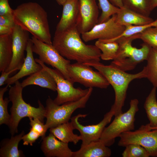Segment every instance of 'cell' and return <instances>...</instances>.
I'll return each mask as SVG.
<instances>
[{
  "label": "cell",
  "mask_w": 157,
  "mask_h": 157,
  "mask_svg": "<svg viewBox=\"0 0 157 157\" xmlns=\"http://www.w3.org/2000/svg\"><path fill=\"white\" fill-rule=\"evenodd\" d=\"M80 34L76 25L55 32L52 44L61 55L70 60L84 64L100 62L101 50L95 45L86 44Z\"/></svg>",
  "instance_id": "6da1fadb"
},
{
  "label": "cell",
  "mask_w": 157,
  "mask_h": 157,
  "mask_svg": "<svg viewBox=\"0 0 157 157\" xmlns=\"http://www.w3.org/2000/svg\"><path fill=\"white\" fill-rule=\"evenodd\" d=\"M13 15L16 24L38 40L52 44L47 13L38 3H22L13 10Z\"/></svg>",
  "instance_id": "7a4b0ae2"
},
{
  "label": "cell",
  "mask_w": 157,
  "mask_h": 157,
  "mask_svg": "<svg viewBox=\"0 0 157 157\" xmlns=\"http://www.w3.org/2000/svg\"><path fill=\"white\" fill-rule=\"evenodd\" d=\"M85 64L97 69L113 87L115 93V100L110 110L114 112V116L123 113L122 108L124 105L130 83L135 79L146 78L144 67L141 72L131 74L119 69L111 64L105 65L99 62Z\"/></svg>",
  "instance_id": "3957f363"
},
{
  "label": "cell",
  "mask_w": 157,
  "mask_h": 157,
  "mask_svg": "<svg viewBox=\"0 0 157 157\" xmlns=\"http://www.w3.org/2000/svg\"><path fill=\"white\" fill-rule=\"evenodd\" d=\"M23 88L18 80L14 85L10 87L9 90L8 98L12 106L10 110V118L8 126L12 136L18 133L19 124L23 118H38L43 122L46 117L45 107L39 100L38 108L32 106L24 101L22 97Z\"/></svg>",
  "instance_id": "277c9868"
},
{
  "label": "cell",
  "mask_w": 157,
  "mask_h": 157,
  "mask_svg": "<svg viewBox=\"0 0 157 157\" xmlns=\"http://www.w3.org/2000/svg\"><path fill=\"white\" fill-rule=\"evenodd\" d=\"M140 33L127 37H123L115 41L118 43L119 48L117 55L111 63L125 72L134 69L139 63L147 60L151 47L144 43L140 48L132 45V41L139 39Z\"/></svg>",
  "instance_id": "5b68a950"
},
{
  "label": "cell",
  "mask_w": 157,
  "mask_h": 157,
  "mask_svg": "<svg viewBox=\"0 0 157 157\" xmlns=\"http://www.w3.org/2000/svg\"><path fill=\"white\" fill-rule=\"evenodd\" d=\"M93 88H89L87 94L80 99L69 102L61 105L56 104L49 96L46 101L45 124L48 129L69 122L73 113L77 109L85 107L91 96Z\"/></svg>",
  "instance_id": "8992f818"
},
{
  "label": "cell",
  "mask_w": 157,
  "mask_h": 157,
  "mask_svg": "<svg viewBox=\"0 0 157 157\" xmlns=\"http://www.w3.org/2000/svg\"><path fill=\"white\" fill-rule=\"evenodd\" d=\"M138 104L137 99H131L128 110L115 116L111 123L105 128L100 140L106 146L112 145L115 139L123 133L134 130L135 115L139 110Z\"/></svg>",
  "instance_id": "52a82bcc"
},
{
  "label": "cell",
  "mask_w": 157,
  "mask_h": 157,
  "mask_svg": "<svg viewBox=\"0 0 157 157\" xmlns=\"http://www.w3.org/2000/svg\"><path fill=\"white\" fill-rule=\"evenodd\" d=\"M31 39L33 43V51L38 55L39 59L44 63L55 68L65 79L74 84L68 69L70 60L65 58L52 44L44 42L33 36Z\"/></svg>",
  "instance_id": "ba28073f"
},
{
  "label": "cell",
  "mask_w": 157,
  "mask_h": 157,
  "mask_svg": "<svg viewBox=\"0 0 157 157\" xmlns=\"http://www.w3.org/2000/svg\"><path fill=\"white\" fill-rule=\"evenodd\" d=\"M35 60L51 74L55 80L57 94L53 100L56 104L60 105L66 102L78 100L88 93L89 88L83 89L80 88H74L73 84L65 79L58 70L48 67L39 58H35Z\"/></svg>",
  "instance_id": "9c48e42d"
},
{
  "label": "cell",
  "mask_w": 157,
  "mask_h": 157,
  "mask_svg": "<svg viewBox=\"0 0 157 157\" xmlns=\"http://www.w3.org/2000/svg\"><path fill=\"white\" fill-rule=\"evenodd\" d=\"M119 146L125 147L132 143L145 148L150 156L157 157V128L151 129L149 124L142 125L137 130L124 132L119 136Z\"/></svg>",
  "instance_id": "30bf717a"
},
{
  "label": "cell",
  "mask_w": 157,
  "mask_h": 157,
  "mask_svg": "<svg viewBox=\"0 0 157 157\" xmlns=\"http://www.w3.org/2000/svg\"><path fill=\"white\" fill-rule=\"evenodd\" d=\"M90 67L78 62L70 64L68 69L73 83L78 82L88 88H107L110 84L106 78L100 72L94 71Z\"/></svg>",
  "instance_id": "8fae6325"
},
{
  "label": "cell",
  "mask_w": 157,
  "mask_h": 157,
  "mask_svg": "<svg viewBox=\"0 0 157 157\" xmlns=\"http://www.w3.org/2000/svg\"><path fill=\"white\" fill-rule=\"evenodd\" d=\"M116 14L107 21L95 25L90 30L82 33V38L86 42L95 39L104 42L113 41L126 28L118 24L116 21Z\"/></svg>",
  "instance_id": "7c38bea8"
},
{
  "label": "cell",
  "mask_w": 157,
  "mask_h": 157,
  "mask_svg": "<svg viewBox=\"0 0 157 157\" xmlns=\"http://www.w3.org/2000/svg\"><path fill=\"white\" fill-rule=\"evenodd\" d=\"M114 112L110 110L104 116L103 119L98 123L94 125H83L79 122V118L85 117L86 114H79L71 119L74 129L79 132L82 144L86 145L92 141L100 139L106 126L109 123L113 116Z\"/></svg>",
  "instance_id": "4fadbf2b"
},
{
  "label": "cell",
  "mask_w": 157,
  "mask_h": 157,
  "mask_svg": "<svg viewBox=\"0 0 157 157\" xmlns=\"http://www.w3.org/2000/svg\"><path fill=\"white\" fill-rule=\"evenodd\" d=\"M13 57L11 62L6 72L19 70L24 61L28 42L30 40L28 32L16 24L12 33Z\"/></svg>",
  "instance_id": "5bb4252c"
},
{
  "label": "cell",
  "mask_w": 157,
  "mask_h": 157,
  "mask_svg": "<svg viewBox=\"0 0 157 157\" xmlns=\"http://www.w3.org/2000/svg\"><path fill=\"white\" fill-rule=\"evenodd\" d=\"M96 0H78V14L76 27L81 34L90 30L98 23L99 7Z\"/></svg>",
  "instance_id": "9a60e30c"
},
{
  "label": "cell",
  "mask_w": 157,
  "mask_h": 157,
  "mask_svg": "<svg viewBox=\"0 0 157 157\" xmlns=\"http://www.w3.org/2000/svg\"><path fill=\"white\" fill-rule=\"evenodd\" d=\"M41 149L47 157H72L73 151L68 143L62 141L50 133L42 138Z\"/></svg>",
  "instance_id": "2e32d148"
},
{
  "label": "cell",
  "mask_w": 157,
  "mask_h": 157,
  "mask_svg": "<svg viewBox=\"0 0 157 157\" xmlns=\"http://www.w3.org/2000/svg\"><path fill=\"white\" fill-rule=\"evenodd\" d=\"M33 45V42L30 39L26 49V56L21 67L17 74L8 79L5 84L10 86L14 84L22 78L30 76L42 68V66L36 62L34 58L32 49Z\"/></svg>",
  "instance_id": "e0dca14e"
},
{
  "label": "cell",
  "mask_w": 157,
  "mask_h": 157,
  "mask_svg": "<svg viewBox=\"0 0 157 157\" xmlns=\"http://www.w3.org/2000/svg\"><path fill=\"white\" fill-rule=\"evenodd\" d=\"M62 15L56 32L63 31L76 24L78 14V0H67L63 5Z\"/></svg>",
  "instance_id": "ac0fdd59"
},
{
  "label": "cell",
  "mask_w": 157,
  "mask_h": 157,
  "mask_svg": "<svg viewBox=\"0 0 157 157\" xmlns=\"http://www.w3.org/2000/svg\"><path fill=\"white\" fill-rule=\"evenodd\" d=\"M111 151L100 139L82 144L77 151H73L72 157H109Z\"/></svg>",
  "instance_id": "d6986e66"
},
{
  "label": "cell",
  "mask_w": 157,
  "mask_h": 157,
  "mask_svg": "<svg viewBox=\"0 0 157 157\" xmlns=\"http://www.w3.org/2000/svg\"><path fill=\"white\" fill-rule=\"evenodd\" d=\"M116 15L117 23L124 26L129 25H142L149 24L154 21L149 17L142 15L124 6L120 8Z\"/></svg>",
  "instance_id": "ffe728a7"
},
{
  "label": "cell",
  "mask_w": 157,
  "mask_h": 157,
  "mask_svg": "<svg viewBox=\"0 0 157 157\" xmlns=\"http://www.w3.org/2000/svg\"><path fill=\"white\" fill-rule=\"evenodd\" d=\"M24 88L31 85H36L54 91H56L57 86L53 77L46 70L42 68L32 74L21 83Z\"/></svg>",
  "instance_id": "44dd1931"
},
{
  "label": "cell",
  "mask_w": 157,
  "mask_h": 157,
  "mask_svg": "<svg viewBox=\"0 0 157 157\" xmlns=\"http://www.w3.org/2000/svg\"><path fill=\"white\" fill-rule=\"evenodd\" d=\"M24 134V131H23L19 134L12 136L10 138L2 140L0 144V157H24L22 151L19 150L18 147L19 143Z\"/></svg>",
  "instance_id": "7402d4cb"
},
{
  "label": "cell",
  "mask_w": 157,
  "mask_h": 157,
  "mask_svg": "<svg viewBox=\"0 0 157 157\" xmlns=\"http://www.w3.org/2000/svg\"><path fill=\"white\" fill-rule=\"evenodd\" d=\"M74 130L70 122H68L49 129L50 133L59 140L65 142H72L76 144L81 140L80 135L75 134Z\"/></svg>",
  "instance_id": "603a6c76"
},
{
  "label": "cell",
  "mask_w": 157,
  "mask_h": 157,
  "mask_svg": "<svg viewBox=\"0 0 157 157\" xmlns=\"http://www.w3.org/2000/svg\"><path fill=\"white\" fill-rule=\"evenodd\" d=\"M12 34L0 35V72L5 71L13 57Z\"/></svg>",
  "instance_id": "cb8c5ba5"
},
{
  "label": "cell",
  "mask_w": 157,
  "mask_h": 157,
  "mask_svg": "<svg viewBox=\"0 0 157 157\" xmlns=\"http://www.w3.org/2000/svg\"><path fill=\"white\" fill-rule=\"evenodd\" d=\"M156 88L151 89L146 98L144 108L149 121L148 124L151 129L157 128V101L156 97Z\"/></svg>",
  "instance_id": "d4e9b609"
},
{
  "label": "cell",
  "mask_w": 157,
  "mask_h": 157,
  "mask_svg": "<svg viewBox=\"0 0 157 157\" xmlns=\"http://www.w3.org/2000/svg\"><path fill=\"white\" fill-rule=\"evenodd\" d=\"M147 64L144 68L146 78L157 88V47H151L147 60Z\"/></svg>",
  "instance_id": "484cf974"
},
{
  "label": "cell",
  "mask_w": 157,
  "mask_h": 157,
  "mask_svg": "<svg viewBox=\"0 0 157 157\" xmlns=\"http://www.w3.org/2000/svg\"><path fill=\"white\" fill-rule=\"evenodd\" d=\"M95 45L102 51L100 58L103 60H114L119 48V44L116 41L104 42L98 40Z\"/></svg>",
  "instance_id": "4316f807"
},
{
  "label": "cell",
  "mask_w": 157,
  "mask_h": 157,
  "mask_svg": "<svg viewBox=\"0 0 157 157\" xmlns=\"http://www.w3.org/2000/svg\"><path fill=\"white\" fill-rule=\"evenodd\" d=\"M124 7L149 17L152 10L149 0H122Z\"/></svg>",
  "instance_id": "83f0119b"
},
{
  "label": "cell",
  "mask_w": 157,
  "mask_h": 157,
  "mask_svg": "<svg viewBox=\"0 0 157 157\" xmlns=\"http://www.w3.org/2000/svg\"><path fill=\"white\" fill-rule=\"evenodd\" d=\"M99 7L102 11L97 24L105 22L113 15L117 14L120 8L114 6L108 0H98Z\"/></svg>",
  "instance_id": "f1b7e54d"
},
{
  "label": "cell",
  "mask_w": 157,
  "mask_h": 157,
  "mask_svg": "<svg viewBox=\"0 0 157 157\" xmlns=\"http://www.w3.org/2000/svg\"><path fill=\"white\" fill-rule=\"evenodd\" d=\"M9 86L7 85L0 89V125L5 124L9 125L10 116L8 111V106L10 101L9 98L6 97L3 99L5 93L8 90Z\"/></svg>",
  "instance_id": "f546056e"
},
{
  "label": "cell",
  "mask_w": 157,
  "mask_h": 157,
  "mask_svg": "<svg viewBox=\"0 0 157 157\" xmlns=\"http://www.w3.org/2000/svg\"><path fill=\"white\" fill-rule=\"evenodd\" d=\"M122 154L123 157H149L147 151L144 147L137 144H129L125 147Z\"/></svg>",
  "instance_id": "4dcf8cb0"
},
{
  "label": "cell",
  "mask_w": 157,
  "mask_h": 157,
  "mask_svg": "<svg viewBox=\"0 0 157 157\" xmlns=\"http://www.w3.org/2000/svg\"><path fill=\"white\" fill-rule=\"evenodd\" d=\"M125 26L126 28L123 32L113 41L120 38L127 37L140 33L151 27L157 28V19L151 23L145 25L140 26L129 25Z\"/></svg>",
  "instance_id": "1f68e13d"
},
{
  "label": "cell",
  "mask_w": 157,
  "mask_h": 157,
  "mask_svg": "<svg viewBox=\"0 0 157 157\" xmlns=\"http://www.w3.org/2000/svg\"><path fill=\"white\" fill-rule=\"evenodd\" d=\"M139 39L151 47H157V28H148L140 33Z\"/></svg>",
  "instance_id": "d6a6232c"
},
{
  "label": "cell",
  "mask_w": 157,
  "mask_h": 157,
  "mask_svg": "<svg viewBox=\"0 0 157 157\" xmlns=\"http://www.w3.org/2000/svg\"><path fill=\"white\" fill-rule=\"evenodd\" d=\"M29 124L31 128L38 133L42 138L45 136L46 132L48 129L45 124L38 118H29Z\"/></svg>",
  "instance_id": "836d02e7"
},
{
  "label": "cell",
  "mask_w": 157,
  "mask_h": 157,
  "mask_svg": "<svg viewBox=\"0 0 157 157\" xmlns=\"http://www.w3.org/2000/svg\"><path fill=\"white\" fill-rule=\"evenodd\" d=\"M41 136L38 133L31 128L29 132L26 134H24L22 137L23 144L24 145L29 144L32 146L33 144Z\"/></svg>",
  "instance_id": "e575fe53"
},
{
  "label": "cell",
  "mask_w": 157,
  "mask_h": 157,
  "mask_svg": "<svg viewBox=\"0 0 157 157\" xmlns=\"http://www.w3.org/2000/svg\"><path fill=\"white\" fill-rule=\"evenodd\" d=\"M15 25L13 14L0 16V26L13 30Z\"/></svg>",
  "instance_id": "d590c367"
},
{
  "label": "cell",
  "mask_w": 157,
  "mask_h": 157,
  "mask_svg": "<svg viewBox=\"0 0 157 157\" xmlns=\"http://www.w3.org/2000/svg\"><path fill=\"white\" fill-rule=\"evenodd\" d=\"M13 14V9L10 7L8 0H0V16Z\"/></svg>",
  "instance_id": "8d00e7d4"
},
{
  "label": "cell",
  "mask_w": 157,
  "mask_h": 157,
  "mask_svg": "<svg viewBox=\"0 0 157 157\" xmlns=\"http://www.w3.org/2000/svg\"><path fill=\"white\" fill-rule=\"evenodd\" d=\"M15 71H16L15 70H13L7 72L4 71L1 72V74L0 77V86L5 84V82L9 77L10 75Z\"/></svg>",
  "instance_id": "74e56055"
},
{
  "label": "cell",
  "mask_w": 157,
  "mask_h": 157,
  "mask_svg": "<svg viewBox=\"0 0 157 157\" xmlns=\"http://www.w3.org/2000/svg\"><path fill=\"white\" fill-rule=\"evenodd\" d=\"M109 1L114 6L120 8L124 7L122 0H109Z\"/></svg>",
  "instance_id": "f35d334b"
},
{
  "label": "cell",
  "mask_w": 157,
  "mask_h": 157,
  "mask_svg": "<svg viewBox=\"0 0 157 157\" xmlns=\"http://www.w3.org/2000/svg\"><path fill=\"white\" fill-rule=\"evenodd\" d=\"M151 9L152 10L157 7V0H149Z\"/></svg>",
  "instance_id": "ab89813d"
},
{
  "label": "cell",
  "mask_w": 157,
  "mask_h": 157,
  "mask_svg": "<svg viewBox=\"0 0 157 157\" xmlns=\"http://www.w3.org/2000/svg\"><path fill=\"white\" fill-rule=\"evenodd\" d=\"M58 3L60 5L63 6L67 0H56Z\"/></svg>",
  "instance_id": "60d3db41"
}]
</instances>
